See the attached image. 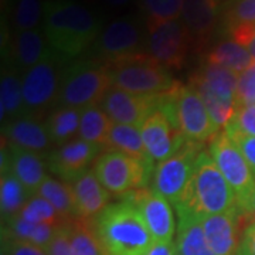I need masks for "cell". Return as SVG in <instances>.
I'll return each mask as SVG.
<instances>
[{"mask_svg":"<svg viewBox=\"0 0 255 255\" xmlns=\"http://www.w3.org/2000/svg\"><path fill=\"white\" fill-rule=\"evenodd\" d=\"M102 20L90 7L71 0H47L43 33L47 43L64 61L77 58L95 44Z\"/></svg>","mask_w":255,"mask_h":255,"instance_id":"cell-1","label":"cell"},{"mask_svg":"<svg viewBox=\"0 0 255 255\" xmlns=\"http://www.w3.org/2000/svg\"><path fill=\"white\" fill-rule=\"evenodd\" d=\"M94 227L107 255H143L155 243L139 210L125 197L101 211Z\"/></svg>","mask_w":255,"mask_h":255,"instance_id":"cell-2","label":"cell"},{"mask_svg":"<svg viewBox=\"0 0 255 255\" xmlns=\"http://www.w3.org/2000/svg\"><path fill=\"white\" fill-rule=\"evenodd\" d=\"M174 206H184L201 219L238 209L236 193L221 174L209 150H201L187 191Z\"/></svg>","mask_w":255,"mask_h":255,"instance_id":"cell-3","label":"cell"},{"mask_svg":"<svg viewBox=\"0 0 255 255\" xmlns=\"http://www.w3.org/2000/svg\"><path fill=\"white\" fill-rule=\"evenodd\" d=\"M112 88L110 67L97 58L75 60L65 67L57 102L60 107L85 110L100 105Z\"/></svg>","mask_w":255,"mask_h":255,"instance_id":"cell-4","label":"cell"},{"mask_svg":"<svg viewBox=\"0 0 255 255\" xmlns=\"http://www.w3.org/2000/svg\"><path fill=\"white\" fill-rule=\"evenodd\" d=\"M159 108L169 115L187 140L204 143L221 132L213 122L199 91L190 84L174 82L173 88L160 97Z\"/></svg>","mask_w":255,"mask_h":255,"instance_id":"cell-5","label":"cell"},{"mask_svg":"<svg viewBox=\"0 0 255 255\" xmlns=\"http://www.w3.org/2000/svg\"><path fill=\"white\" fill-rule=\"evenodd\" d=\"M238 75L228 68L206 63L193 74L189 82L199 91L210 117L220 130L226 128L237 110Z\"/></svg>","mask_w":255,"mask_h":255,"instance_id":"cell-6","label":"cell"},{"mask_svg":"<svg viewBox=\"0 0 255 255\" xmlns=\"http://www.w3.org/2000/svg\"><path fill=\"white\" fill-rule=\"evenodd\" d=\"M108 67L112 87L132 94L160 97L174 85L169 70L147 53L128 57Z\"/></svg>","mask_w":255,"mask_h":255,"instance_id":"cell-7","label":"cell"},{"mask_svg":"<svg viewBox=\"0 0 255 255\" xmlns=\"http://www.w3.org/2000/svg\"><path fill=\"white\" fill-rule=\"evenodd\" d=\"M92 170L111 194L125 196L130 191L146 189L152 183L155 166L152 160H140L122 152L108 150L98 156Z\"/></svg>","mask_w":255,"mask_h":255,"instance_id":"cell-8","label":"cell"},{"mask_svg":"<svg viewBox=\"0 0 255 255\" xmlns=\"http://www.w3.org/2000/svg\"><path fill=\"white\" fill-rule=\"evenodd\" d=\"M209 152L224 179L236 193L238 209L250 216L255 194V176L237 145L224 130L210 140Z\"/></svg>","mask_w":255,"mask_h":255,"instance_id":"cell-9","label":"cell"},{"mask_svg":"<svg viewBox=\"0 0 255 255\" xmlns=\"http://www.w3.org/2000/svg\"><path fill=\"white\" fill-rule=\"evenodd\" d=\"M201 146L203 143L186 140L173 155L156 163L150 189L163 196L173 206L177 204L187 191L197 159L203 150Z\"/></svg>","mask_w":255,"mask_h":255,"instance_id":"cell-10","label":"cell"},{"mask_svg":"<svg viewBox=\"0 0 255 255\" xmlns=\"http://www.w3.org/2000/svg\"><path fill=\"white\" fill-rule=\"evenodd\" d=\"M146 43L147 34L145 36L140 20L135 16H124L111 21L92 47L97 60L112 65L128 57L146 53Z\"/></svg>","mask_w":255,"mask_h":255,"instance_id":"cell-11","label":"cell"},{"mask_svg":"<svg viewBox=\"0 0 255 255\" xmlns=\"http://www.w3.org/2000/svg\"><path fill=\"white\" fill-rule=\"evenodd\" d=\"M64 60L50 48L46 57L26 70L21 78L24 110L40 111L57 101L61 77H63Z\"/></svg>","mask_w":255,"mask_h":255,"instance_id":"cell-12","label":"cell"},{"mask_svg":"<svg viewBox=\"0 0 255 255\" xmlns=\"http://www.w3.org/2000/svg\"><path fill=\"white\" fill-rule=\"evenodd\" d=\"M147 30L146 53L167 70H180L190 48H194L193 38L182 18L164 21Z\"/></svg>","mask_w":255,"mask_h":255,"instance_id":"cell-13","label":"cell"},{"mask_svg":"<svg viewBox=\"0 0 255 255\" xmlns=\"http://www.w3.org/2000/svg\"><path fill=\"white\" fill-rule=\"evenodd\" d=\"M140 213L155 243L173 241L177 223L174 220L173 204L152 189L130 191L125 196Z\"/></svg>","mask_w":255,"mask_h":255,"instance_id":"cell-14","label":"cell"},{"mask_svg":"<svg viewBox=\"0 0 255 255\" xmlns=\"http://www.w3.org/2000/svg\"><path fill=\"white\" fill-rule=\"evenodd\" d=\"M101 146L82 139H74L53 149L47 156V166L58 180L73 184L80 176L90 170L92 162L98 159Z\"/></svg>","mask_w":255,"mask_h":255,"instance_id":"cell-15","label":"cell"},{"mask_svg":"<svg viewBox=\"0 0 255 255\" xmlns=\"http://www.w3.org/2000/svg\"><path fill=\"white\" fill-rule=\"evenodd\" d=\"M140 135L149 157L159 163L179 150L187 140L162 108H156L140 127Z\"/></svg>","mask_w":255,"mask_h":255,"instance_id":"cell-16","label":"cell"},{"mask_svg":"<svg viewBox=\"0 0 255 255\" xmlns=\"http://www.w3.org/2000/svg\"><path fill=\"white\" fill-rule=\"evenodd\" d=\"M160 97L132 94L112 87L100 107L112 122L140 128L147 117L159 107Z\"/></svg>","mask_w":255,"mask_h":255,"instance_id":"cell-17","label":"cell"},{"mask_svg":"<svg viewBox=\"0 0 255 255\" xmlns=\"http://www.w3.org/2000/svg\"><path fill=\"white\" fill-rule=\"evenodd\" d=\"M246 214L236 209L201 219L210 248L216 255H237L240 248L241 219Z\"/></svg>","mask_w":255,"mask_h":255,"instance_id":"cell-18","label":"cell"},{"mask_svg":"<svg viewBox=\"0 0 255 255\" xmlns=\"http://www.w3.org/2000/svg\"><path fill=\"white\" fill-rule=\"evenodd\" d=\"M221 4L217 0H184L182 21L193 38L194 50H203L210 41L217 21Z\"/></svg>","mask_w":255,"mask_h":255,"instance_id":"cell-19","label":"cell"},{"mask_svg":"<svg viewBox=\"0 0 255 255\" xmlns=\"http://www.w3.org/2000/svg\"><path fill=\"white\" fill-rule=\"evenodd\" d=\"M6 145L7 146H3L7 150V166L1 174L11 173L24 186L30 196H34L47 177L44 162L41 160L38 153L20 149L9 143Z\"/></svg>","mask_w":255,"mask_h":255,"instance_id":"cell-20","label":"cell"},{"mask_svg":"<svg viewBox=\"0 0 255 255\" xmlns=\"http://www.w3.org/2000/svg\"><path fill=\"white\" fill-rule=\"evenodd\" d=\"M174 209L177 214V255H216L207 243L201 217L184 206H174Z\"/></svg>","mask_w":255,"mask_h":255,"instance_id":"cell-21","label":"cell"},{"mask_svg":"<svg viewBox=\"0 0 255 255\" xmlns=\"http://www.w3.org/2000/svg\"><path fill=\"white\" fill-rule=\"evenodd\" d=\"M3 140L9 145L34 153L50 150V146L53 143L46 125L28 117H21L7 122V125L3 127Z\"/></svg>","mask_w":255,"mask_h":255,"instance_id":"cell-22","label":"cell"},{"mask_svg":"<svg viewBox=\"0 0 255 255\" xmlns=\"http://www.w3.org/2000/svg\"><path fill=\"white\" fill-rule=\"evenodd\" d=\"M75 197V217L92 219L110 204V191L107 190L94 170L90 169L71 184Z\"/></svg>","mask_w":255,"mask_h":255,"instance_id":"cell-23","label":"cell"},{"mask_svg":"<svg viewBox=\"0 0 255 255\" xmlns=\"http://www.w3.org/2000/svg\"><path fill=\"white\" fill-rule=\"evenodd\" d=\"M26 114L24 101H23V87L21 78L18 77L17 70L11 65L3 67L1 80H0V119L1 125L6 121H14L21 118Z\"/></svg>","mask_w":255,"mask_h":255,"instance_id":"cell-24","label":"cell"},{"mask_svg":"<svg viewBox=\"0 0 255 255\" xmlns=\"http://www.w3.org/2000/svg\"><path fill=\"white\" fill-rule=\"evenodd\" d=\"M50 50V46L47 43L46 36L38 28L26 30V31H17L11 53L20 68H31L33 65L40 63Z\"/></svg>","mask_w":255,"mask_h":255,"instance_id":"cell-25","label":"cell"},{"mask_svg":"<svg viewBox=\"0 0 255 255\" xmlns=\"http://www.w3.org/2000/svg\"><path fill=\"white\" fill-rule=\"evenodd\" d=\"M60 226V224H58ZM57 226L51 224H37L16 216L14 219L6 221V227H3L1 237L14 238L20 241H26L33 246L46 250L54 237Z\"/></svg>","mask_w":255,"mask_h":255,"instance_id":"cell-26","label":"cell"},{"mask_svg":"<svg viewBox=\"0 0 255 255\" xmlns=\"http://www.w3.org/2000/svg\"><path fill=\"white\" fill-rule=\"evenodd\" d=\"M206 63L220 65L234 73L241 74L253 65L254 60L247 47L238 44L234 40H226L210 50L206 55Z\"/></svg>","mask_w":255,"mask_h":255,"instance_id":"cell-27","label":"cell"},{"mask_svg":"<svg viewBox=\"0 0 255 255\" xmlns=\"http://www.w3.org/2000/svg\"><path fill=\"white\" fill-rule=\"evenodd\" d=\"M105 147L108 150L122 152L125 155L136 157L140 160H152L146 152L145 145H143L140 128L132 127V125H124V124L114 122Z\"/></svg>","mask_w":255,"mask_h":255,"instance_id":"cell-28","label":"cell"},{"mask_svg":"<svg viewBox=\"0 0 255 255\" xmlns=\"http://www.w3.org/2000/svg\"><path fill=\"white\" fill-rule=\"evenodd\" d=\"M81 112L82 110L70 107H60L51 112L44 125L53 143L60 146L74 140L73 137L80 130Z\"/></svg>","mask_w":255,"mask_h":255,"instance_id":"cell-29","label":"cell"},{"mask_svg":"<svg viewBox=\"0 0 255 255\" xmlns=\"http://www.w3.org/2000/svg\"><path fill=\"white\" fill-rule=\"evenodd\" d=\"M67 228L73 255H107L90 219L67 220Z\"/></svg>","mask_w":255,"mask_h":255,"instance_id":"cell-30","label":"cell"},{"mask_svg":"<svg viewBox=\"0 0 255 255\" xmlns=\"http://www.w3.org/2000/svg\"><path fill=\"white\" fill-rule=\"evenodd\" d=\"M36 194L50 201L63 221L75 219V197L71 184L47 176Z\"/></svg>","mask_w":255,"mask_h":255,"instance_id":"cell-31","label":"cell"},{"mask_svg":"<svg viewBox=\"0 0 255 255\" xmlns=\"http://www.w3.org/2000/svg\"><path fill=\"white\" fill-rule=\"evenodd\" d=\"M112 125V119L104 112L100 105L85 108L81 112L78 137L92 145L105 147Z\"/></svg>","mask_w":255,"mask_h":255,"instance_id":"cell-32","label":"cell"},{"mask_svg":"<svg viewBox=\"0 0 255 255\" xmlns=\"http://www.w3.org/2000/svg\"><path fill=\"white\" fill-rule=\"evenodd\" d=\"M31 196L11 173L1 174L0 183V209L1 220L9 221L20 214Z\"/></svg>","mask_w":255,"mask_h":255,"instance_id":"cell-33","label":"cell"},{"mask_svg":"<svg viewBox=\"0 0 255 255\" xmlns=\"http://www.w3.org/2000/svg\"><path fill=\"white\" fill-rule=\"evenodd\" d=\"M184 0H139L146 17V27L182 17Z\"/></svg>","mask_w":255,"mask_h":255,"instance_id":"cell-34","label":"cell"},{"mask_svg":"<svg viewBox=\"0 0 255 255\" xmlns=\"http://www.w3.org/2000/svg\"><path fill=\"white\" fill-rule=\"evenodd\" d=\"M44 4L41 0H14L13 24L17 31L37 28L44 18Z\"/></svg>","mask_w":255,"mask_h":255,"instance_id":"cell-35","label":"cell"},{"mask_svg":"<svg viewBox=\"0 0 255 255\" xmlns=\"http://www.w3.org/2000/svg\"><path fill=\"white\" fill-rule=\"evenodd\" d=\"M18 216L30 223H37V224L58 226L63 223V220L57 213V210L53 207V204L37 194L28 199L26 206L23 207Z\"/></svg>","mask_w":255,"mask_h":255,"instance_id":"cell-36","label":"cell"},{"mask_svg":"<svg viewBox=\"0 0 255 255\" xmlns=\"http://www.w3.org/2000/svg\"><path fill=\"white\" fill-rule=\"evenodd\" d=\"M241 24H255V0H228L224 6V26L231 31Z\"/></svg>","mask_w":255,"mask_h":255,"instance_id":"cell-37","label":"cell"},{"mask_svg":"<svg viewBox=\"0 0 255 255\" xmlns=\"http://www.w3.org/2000/svg\"><path fill=\"white\" fill-rule=\"evenodd\" d=\"M238 107H255V61L238 75Z\"/></svg>","mask_w":255,"mask_h":255,"instance_id":"cell-38","label":"cell"},{"mask_svg":"<svg viewBox=\"0 0 255 255\" xmlns=\"http://www.w3.org/2000/svg\"><path fill=\"white\" fill-rule=\"evenodd\" d=\"M223 130L237 145L241 155L244 156V159L247 160V163L250 164V167H251V170L255 176V136L247 135L244 132L230 127L224 128Z\"/></svg>","mask_w":255,"mask_h":255,"instance_id":"cell-39","label":"cell"},{"mask_svg":"<svg viewBox=\"0 0 255 255\" xmlns=\"http://www.w3.org/2000/svg\"><path fill=\"white\" fill-rule=\"evenodd\" d=\"M227 127L255 136V107H237L233 118L226 125Z\"/></svg>","mask_w":255,"mask_h":255,"instance_id":"cell-40","label":"cell"},{"mask_svg":"<svg viewBox=\"0 0 255 255\" xmlns=\"http://www.w3.org/2000/svg\"><path fill=\"white\" fill-rule=\"evenodd\" d=\"M44 251L47 253V255H73L71 246H70L67 221H63L60 226H57L54 237Z\"/></svg>","mask_w":255,"mask_h":255,"instance_id":"cell-41","label":"cell"},{"mask_svg":"<svg viewBox=\"0 0 255 255\" xmlns=\"http://www.w3.org/2000/svg\"><path fill=\"white\" fill-rule=\"evenodd\" d=\"M1 250L7 255H47L43 248L7 237H1Z\"/></svg>","mask_w":255,"mask_h":255,"instance_id":"cell-42","label":"cell"},{"mask_svg":"<svg viewBox=\"0 0 255 255\" xmlns=\"http://www.w3.org/2000/svg\"><path fill=\"white\" fill-rule=\"evenodd\" d=\"M237 255H255V220L244 230Z\"/></svg>","mask_w":255,"mask_h":255,"instance_id":"cell-43","label":"cell"},{"mask_svg":"<svg viewBox=\"0 0 255 255\" xmlns=\"http://www.w3.org/2000/svg\"><path fill=\"white\" fill-rule=\"evenodd\" d=\"M143 255H177L176 243H153Z\"/></svg>","mask_w":255,"mask_h":255,"instance_id":"cell-44","label":"cell"},{"mask_svg":"<svg viewBox=\"0 0 255 255\" xmlns=\"http://www.w3.org/2000/svg\"><path fill=\"white\" fill-rule=\"evenodd\" d=\"M107 4H110L112 7H124L130 3V0H104Z\"/></svg>","mask_w":255,"mask_h":255,"instance_id":"cell-45","label":"cell"},{"mask_svg":"<svg viewBox=\"0 0 255 255\" xmlns=\"http://www.w3.org/2000/svg\"><path fill=\"white\" fill-rule=\"evenodd\" d=\"M248 48V51H250V54L253 57V60L255 61V30H254V34H253V38H251V41H250V44L247 46Z\"/></svg>","mask_w":255,"mask_h":255,"instance_id":"cell-46","label":"cell"},{"mask_svg":"<svg viewBox=\"0 0 255 255\" xmlns=\"http://www.w3.org/2000/svg\"><path fill=\"white\" fill-rule=\"evenodd\" d=\"M251 214H254L255 216V194H254V199H253V209H251Z\"/></svg>","mask_w":255,"mask_h":255,"instance_id":"cell-47","label":"cell"},{"mask_svg":"<svg viewBox=\"0 0 255 255\" xmlns=\"http://www.w3.org/2000/svg\"><path fill=\"white\" fill-rule=\"evenodd\" d=\"M217 1H219L220 4H221V6H223V3H224V1H226V3H227L228 0H217Z\"/></svg>","mask_w":255,"mask_h":255,"instance_id":"cell-48","label":"cell"},{"mask_svg":"<svg viewBox=\"0 0 255 255\" xmlns=\"http://www.w3.org/2000/svg\"><path fill=\"white\" fill-rule=\"evenodd\" d=\"M0 255H7V254H6V253H4V251L1 250V254H0Z\"/></svg>","mask_w":255,"mask_h":255,"instance_id":"cell-49","label":"cell"}]
</instances>
